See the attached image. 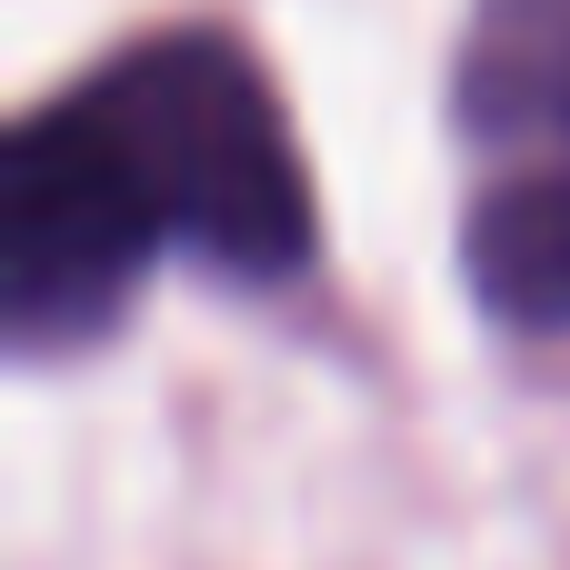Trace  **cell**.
Segmentation results:
<instances>
[{
    "mask_svg": "<svg viewBox=\"0 0 570 570\" xmlns=\"http://www.w3.org/2000/svg\"><path fill=\"white\" fill-rule=\"evenodd\" d=\"M70 100L130 160L170 250H190L230 281H291L311 261V240H321L311 170H301V140L240 40H220V30L130 40Z\"/></svg>",
    "mask_w": 570,
    "mask_h": 570,
    "instance_id": "6da1fadb",
    "label": "cell"
},
{
    "mask_svg": "<svg viewBox=\"0 0 570 570\" xmlns=\"http://www.w3.org/2000/svg\"><path fill=\"white\" fill-rule=\"evenodd\" d=\"M461 120L481 140H541L570 160V0H491L471 30Z\"/></svg>",
    "mask_w": 570,
    "mask_h": 570,
    "instance_id": "277c9868",
    "label": "cell"
},
{
    "mask_svg": "<svg viewBox=\"0 0 570 570\" xmlns=\"http://www.w3.org/2000/svg\"><path fill=\"white\" fill-rule=\"evenodd\" d=\"M160 250H170V230H160L150 190L130 180V160L100 140V120L70 90L10 130V160H0V321L20 351L110 331Z\"/></svg>",
    "mask_w": 570,
    "mask_h": 570,
    "instance_id": "7a4b0ae2",
    "label": "cell"
},
{
    "mask_svg": "<svg viewBox=\"0 0 570 570\" xmlns=\"http://www.w3.org/2000/svg\"><path fill=\"white\" fill-rule=\"evenodd\" d=\"M461 271L501 331H570V160H531L491 180L461 220Z\"/></svg>",
    "mask_w": 570,
    "mask_h": 570,
    "instance_id": "3957f363",
    "label": "cell"
}]
</instances>
